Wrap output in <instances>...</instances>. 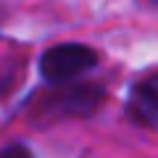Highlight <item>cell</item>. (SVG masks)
<instances>
[{
	"mask_svg": "<svg viewBox=\"0 0 158 158\" xmlns=\"http://www.w3.org/2000/svg\"><path fill=\"white\" fill-rule=\"evenodd\" d=\"M95 63H98V53L92 48L66 42V45H56L42 53L40 71H42V77L48 82H69V79L79 77V74L90 71Z\"/></svg>",
	"mask_w": 158,
	"mask_h": 158,
	"instance_id": "cell-1",
	"label": "cell"
},
{
	"mask_svg": "<svg viewBox=\"0 0 158 158\" xmlns=\"http://www.w3.org/2000/svg\"><path fill=\"white\" fill-rule=\"evenodd\" d=\"M100 103H103V90L77 87V90H63L56 95H48L42 100V111L56 113V116H90Z\"/></svg>",
	"mask_w": 158,
	"mask_h": 158,
	"instance_id": "cell-2",
	"label": "cell"
},
{
	"mask_svg": "<svg viewBox=\"0 0 158 158\" xmlns=\"http://www.w3.org/2000/svg\"><path fill=\"white\" fill-rule=\"evenodd\" d=\"M129 113L140 124H158V74H150L135 85L129 95Z\"/></svg>",
	"mask_w": 158,
	"mask_h": 158,
	"instance_id": "cell-3",
	"label": "cell"
},
{
	"mask_svg": "<svg viewBox=\"0 0 158 158\" xmlns=\"http://www.w3.org/2000/svg\"><path fill=\"white\" fill-rule=\"evenodd\" d=\"M19 74H21V69H19L16 61H11V58H0V98L8 95V92L16 87Z\"/></svg>",
	"mask_w": 158,
	"mask_h": 158,
	"instance_id": "cell-4",
	"label": "cell"
},
{
	"mask_svg": "<svg viewBox=\"0 0 158 158\" xmlns=\"http://www.w3.org/2000/svg\"><path fill=\"white\" fill-rule=\"evenodd\" d=\"M0 158H32V153H29L27 145L13 142V145H8V148H3V150H0Z\"/></svg>",
	"mask_w": 158,
	"mask_h": 158,
	"instance_id": "cell-5",
	"label": "cell"
}]
</instances>
